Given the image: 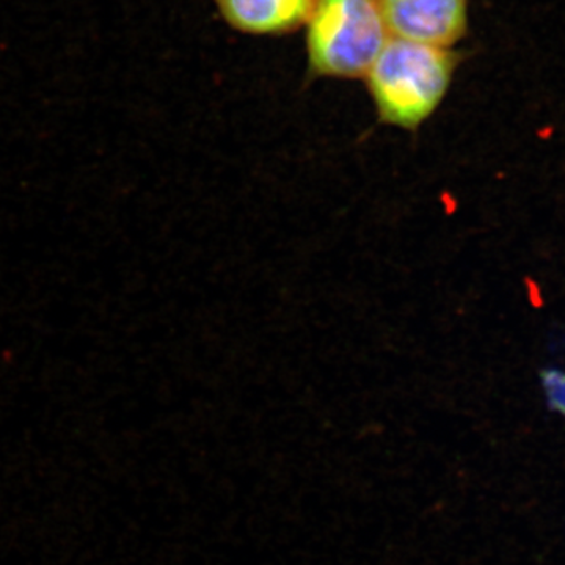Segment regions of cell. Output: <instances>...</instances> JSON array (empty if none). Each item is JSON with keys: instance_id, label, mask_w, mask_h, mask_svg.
Returning a JSON list of instances; mask_svg holds the SVG:
<instances>
[{"instance_id": "cell-1", "label": "cell", "mask_w": 565, "mask_h": 565, "mask_svg": "<svg viewBox=\"0 0 565 565\" xmlns=\"http://www.w3.org/2000/svg\"><path fill=\"white\" fill-rule=\"evenodd\" d=\"M462 58L451 47L403 39L386 41L364 76L379 121L418 131L440 107Z\"/></svg>"}, {"instance_id": "cell-2", "label": "cell", "mask_w": 565, "mask_h": 565, "mask_svg": "<svg viewBox=\"0 0 565 565\" xmlns=\"http://www.w3.org/2000/svg\"><path fill=\"white\" fill-rule=\"evenodd\" d=\"M305 25L311 77H364L388 41L377 0H315Z\"/></svg>"}, {"instance_id": "cell-3", "label": "cell", "mask_w": 565, "mask_h": 565, "mask_svg": "<svg viewBox=\"0 0 565 565\" xmlns=\"http://www.w3.org/2000/svg\"><path fill=\"white\" fill-rule=\"evenodd\" d=\"M393 39L451 47L467 35L468 0H377Z\"/></svg>"}, {"instance_id": "cell-4", "label": "cell", "mask_w": 565, "mask_h": 565, "mask_svg": "<svg viewBox=\"0 0 565 565\" xmlns=\"http://www.w3.org/2000/svg\"><path fill=\"white\" fill-rule=\"evenodd\" d=\"M223 21L248 35H288L307 24L315 0H214Z\"/></svg>"}, {"instance_id": "cell-5", "label": "cell", "mask_w": 565, "mask_h": 565, "mask_svg": "<svg viewBox=\"0 0 565 565\" xmlns=\"http://www.w3.org/2000/svg\"><path fill=\"white\" fill-rule=\"evenodd\" d=\"M541 386L550 411L565 416V371L559 367H545L541 371Z\"/></svg>"}]
</instances>
